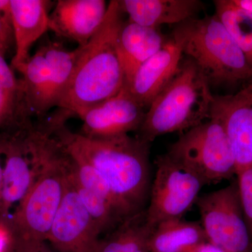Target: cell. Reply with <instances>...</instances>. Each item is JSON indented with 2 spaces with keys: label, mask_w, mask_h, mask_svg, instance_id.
<instances>
[{
  "label": "cell",
  "mask_w": 252,
  "mask_h": 252,
  "mask_svg": "<svg viewBox=\"0 0 252 252\" xmlns=\"http://www.w3.org/2000/svg\"><path fill=\"white\" fill-rule=\"evenodd\" d=\"M0 18L8 26L12 28L11 0H0Z\"/></svg>",
  "instance_id": "cell-25"
},
{
  "label": "cell",
  "mask_w": 252,
  "mask_h": 252,
  "mask_svg": "<svg viewBox=\"0 0 252 252\" xmlns=\"http://www.w3.org/2000/svg\"><path fill=\"white\" fill-rule=\"evenodd\" d=\"M188 252H228L209 241L199 244Z\"/></svg>",
  "instance_id": "cell-26"
},
{
  "label": "cell",
  "mask_w": 252,
  "mask_h": 252,
  "mask_svg": "<svg viewBox=\"0 0 252 252\" xmlns=\"http://www.w3.org/2000/svg\"><path fill=\"white\" fill-rule=\"evenodd\" d=\"M230 4L252 14V0H229Z\"/></svg>",
  "instance_id": "cell-28"
},
{
  "label": "cell",
  "mask_w": 252,
  "mask_h": 252,
  "mask_svg": "<svg viewBox=\"0 0 252 252\" xmlns=\"http://www.w3.org/2000/svg\"><path fill=\"white\" fill-rule=\"evenodd\" d=\"M3 166H4V152H3L2 133H0V209H1V195H2Z\"/></svg>",
  "instance_id": "cell-27"
},
{
  "label": "cell",
  "mask_w": 252,
  "mask_h": 252,
  "mask_svg": "<svg viewBox=\"0 0 252 252\" xmlns=\"http://www.w3.org/2000/svg\"><path fill=\"white\" fill-rule=\"evenodd\" d=\"M66 152L55 140L40 173L21 203L1 227L14 252H41L62 200Z\"/></svg>",
  "instance_id": "cell-3"
},
{
  "label": "cell",
  "mask_w": 252,
  "mask_h": 252,
  "mask_svg": "<svg viewBox=\"0 0 252 252\" xmlns=\"http://www.w3.org/2000/svg\"><path fill=\"white\" fill-rule=\"evenodd\" d=\"M167 153L198 173L205 185L237 175L228 136L220 123L212 118L182 133Z\"/></svg>",
  "instance_id": "cell-7"
},
{
  "label": "cell",
  "mask_w": 252,
  "mask_h": 252,
  "mask_svg": "<svg viewBox=\"0 0 252 252\" xmlns=\"http://www.w3.org/2000/svg\"><path fill=\"white\" fill-rule=\"evenodd\" d=\"M195 205L207 241L228 252H252L238 182L200 195Z\"/></svg>",
  "instance_id": "cell-9"
},
{
  "label": "cell",
  "mask_w": 252,
  "mask_h": 252,
  "mask_svg": "<svg viewBox=\"0 0 252 252\" xmlns=\"http://www.w3.org/2000/svg\"><path fill=\"white\" fill-rule=\"evenodd\" d=\"M207 241L201 223L176 219L154 227L149 241V252H188Z\"/></svg>",
  "instance_id": "cell-18"
},
{
  "label": "cell",
  "mask_w": 252,
  "mask_h": 252,
  "mask_svg": "<svg viewBox=\"0 0 252 252\" xmlns=\"http://www.w3.org/2000/svg\"><path fill=\"white\" fill-rule=\"evenodd\" d=\"M6 50L0 45V93L13 98L23 97L21 81L15 77L13 68L5 60Z\"/></svg>",
  "instance_id": "cell-21"
},
{
  "label": "cell",
  "mask_w": 252,
  "mask_h": 252,
  "mask_svg": "<svg viewBox=\"0 0 252 252\" xmlns=\"http://www.w3.org/2000/svg\"><path fill=\"white\" fill-rule=\"evenodd\" d=\"M107 6L104 0H59L49 14V30L85 45L102 26Z\"/></svg>",
  "instance_id": "cell-14"
},
{
  "label": "cell",
  "mask_w": 252,
  "mask_h": 252,
  "mask_svg": "<svg viewBox=\"0 0 252 252\" xmlns=\"http://www.w3.org/2000/svg\"><path fill=\"white\" fill-rule=\"evenodd\" d=\"M66 119L55 115L46 126L69 153L96 169L112 192L126 220L144 211L152 187L151 143L128 135L94 138L73 132Z\"/></svg>",
  "instance_id": "cell-1"
},
{
  "label": "cell",
  "mask_w": 252,
  "mask_h": 252,
  "mask_svg": "<svg viewBox=\"0 0 252 252\" xmlns=\"http://www.w3.org/2000/svg\"><path fill=\"white\" fill-rule=\"evenodd\" d=\"M156 165L145 210L152 229L165 220L183 219L205 185L198 173L167 153L158 157Z\"/></svg>",
  "instance_id": "cell-8"
},
{
  "label": "cell",
  "mask_w": 252,
  "mask_h": 252,
  "mask_svg": "<svg viewBox=\"0 0 252 252\" xmlns=\"http://www.w3.org/2000/svg\"><path fill=\"white\" fill-rule=\"evenodd\" d=\"M77 49L67 51L49 43L31 56L18 72L23 97L32 117H43L50 109L59 107L70 81Z\"/></svg>",
  "instance_id": "cell-6"
},
{
  "label": "cell",
  "mask_w": 252,
  "mask_h": 252,
  "mask_svg": "<svg viewBox=\"0 0 252 252\" xmlns=\"http://www.w3.org/2000/svg\"><path fill=\"white\" fill-rule=\"evenodd\" d=\"M44 0H11L15 54L13 69L19 71L31 58L32 46L49 30V14Z\"/></svg>",
  "instance_id": "cell-15"
},
{
  "label": "cell",
  "mask_w": 252,
  "mask_h": 252,
  "mask_svg": "<svg viewBox=\"0 0 252 252\" xmlns=\"http://www.w3.org/2000/svg\"><path fill=\"white\" fill-rule=\"evenodd\" d=\"M236 176L244 215L252 240V167Z\"/></svg>",
  "instance_id": "cell-22"
},
{
  "label": "cell",
  "mask_w": 252,
  "mask_h": 252,
  "mask_svg": "<svg viewBox=\"0 0 252 252\" xmlns=\"http://www.w3.org/2000/svg\"><path fill=\"white\" fill-rule=\"evenodd\" d=\"M118 0L109 1L102 26L85 45L78 46L70 81L58 108L77 115L119 94L125 77L117 50L125 21Z\"/></svg>",
  "instance_id": "cell-2"
},
{
  "label": "cell",
  "mask_w": 252,
  "mask_h": 252,
  "mask_svg": "<svg viewBox=\"0 0 252 252\" xmlns=\"http://www.w3.org/2000/svg\"><path fill=\"white\" fill-rule=\"evenodd\" d=\"M129 219L100 239L94 252H126Z\"/></svg>",
  "instance_id": "cell-23"
},
{
  "label": "cell",
  "mask_w": 252,
  "mask_h": 252,
  "mask_svg": "<svg viewBox=\"0 0 252 252\" xmlns=\"http://www.w3.org/2000/svg\"><path fill=\"white\" fill-rule=\"evenodd\" d=\"M210 118L220 122L224 128L237 174L252 167V81L236 94L213 95Z\"/></svg>",
  "instance_id": "cell-11"
},
{
  "label": "cell",
  "mask_w": 252,
  "mask_h": 252,
  "mask_svg": "<svg viewBox=\"0 0 252 252\" xmlns=\"http://www.w3.org/2000/svg\"><path fill=\"white\" fill-rule=\"evenodd\" d=\"M183 56L182 41L172 32L161 49L145 61L124 86L142 107L149 108L178 72Z\"/></svg>",
  "instance_id": "cell-13"
},
{
  "label": "cell",
  "mask_w": 252,
  "mask_h": 252,
  "mask_svg": "<svg viewBox=\"0 0 252 252\" xmlns=\"http://www.w3.org/2000/svg\"><path fill=\"white\" fill-rule=\"evenodd\" d=\"M13 42L14 41L12 28L8 26L0 18V45L7 51Z\"/></svg>",
  "instance_id": "cell-24"
},
{
  "label": "cell",
  "mask_w": 252,
  "mask_h": 252,
  "mask_svg": "<svg viewBox=\"0 0 252 252\" xmlns=\"http://www.w3.org/2000/svg\"><path fill=\"white\" fill-rule=\"evenodd\" d=\"M216 16L224 25L252 69V14L230 4L229 0L214 1Z\"/></svg>",
  "instance_id": "cell-19"
},
{
  "label": "cell",
  "mask_w": 252,
  "mask_h": 252,
  "mask_svg": "<svg viewBox=\"0 0 252 252\" xmlns=\"http://www.w3.org/2000/svg\"><path fill=\"white\" fill-rule=\"evenodd\" d=\"M29 115L24 97L13 98L0 93V133Z\"/></svg>",
  "instance_id": "cell-20"
},
{
  "label": "cell",
  "mask_w": 252,
  "mask_h": 252,
  "mask_svg": "<svg viewBox=\"0 0 252 252\" xmlns=\"http://www.w3.org/2000/svg\"><path fill=\"white\" fill-rule=\"evenodd\" d=\"M128 21L146 27L177 24L195 18L204 9L198 0H118Z\"/></svg>",
  "instance_id": "cell-16"
},
{
  "label": "cell",
  "mask_w": 252,
  "mask_h": 252,
  "mask_svg": "<svg viewBox=\"0 0 252 252\" xmlns=\"http://www.w3.org/2000/svg\"><path fill=\"white\" fill-rule=\"evenodd\" d=\"M167 40L159 28L146 27L129 21L124 22L118 36L117 50L125 84L129 83L145 61L161 49Z\"/></svg>",
  "instance_id": "cell-17"
},
{
  "label": "cell",
  "mask_w": 252,
  "mask_h": 252,
  "mask_svg": "<svg viewBox=\"0 0 252 252\" xmlns=\"http://www.w3.org/2000/svg\"><path fill=\"white\" fill-rule=\"evenodd\" d=\"M213 94L189 58L146 111L137 137L152 144L159 136L184 132L208 120Z\"/></svg>",
  "instance_id": "cell-4"
},
{
  "label": "cell",
  "mask_w": 252,
  "mask_h": 252,
  "mask_svg": "<svg viewBox=\"0 0 252 252\" xmlns=\"http://www.w3.org/2000/svg\"><path fill=\"white\" fill-rule=\"evenodd\" d=\"M100 235L66 172L64 193L48 242L57 252H94Z\"/></svg>",
  "instance_id": "cell-10"
},
{
  "label": "cell",
  "mask_w": 252,
  "mask_h": 252,
  "mask_svg": "<svg viewBox=\"0 0 252 252\" xmlns=\"http://www.w3.org/2000/svg\"><path fill=\"white\" fill-rule=\"evenodd\" d=\"M145 114L124 86L114 97L77 114L83 122L79 133L94 138L128 135L131 131H138Z\"/></svg>",
  "instance_id": "cell-12"
},
{
  "label": "cell",
  "mask_w": 252,
  "mask_h": 252,
  "mask_svg": "<svg viewBox=\"0 0 252 252\" xmlns=\"http://www.w3.org/2000/svg\"><path fill=\"white\" fill-rule=\"evenodd\" d=\"M41 252H53L49 251V250H46V248H44V249H43L42 251H41Z\"/></svg>",
  "instance_id": "cell-29"
},
{
  "label": "cell",
  "mask_w": 252,
  "mask_h": 252,
  "mask_svg": "<svg viewBox=\"0 0 252 252\" xmlns=\"http://www.w3.org/2000/svg\"><path fill=\"white\" fill-rule=\"evenodd\" d=\"M173 33L210 86L252 81V68L216 14L177 25Z\"/></svg>",
  "instance_id": "cell-5"
}]
</instances>
